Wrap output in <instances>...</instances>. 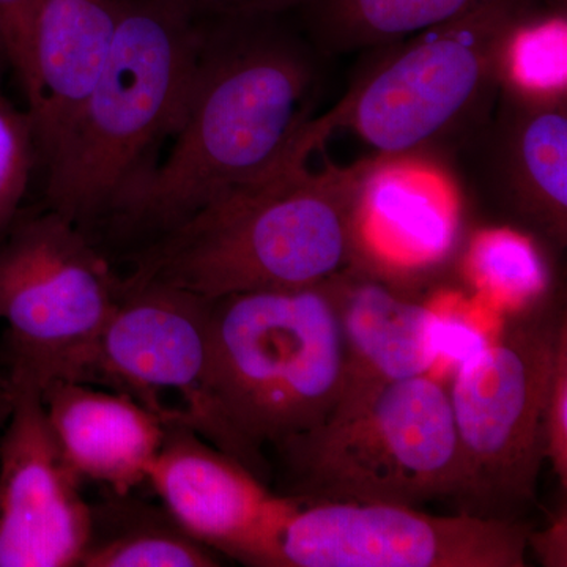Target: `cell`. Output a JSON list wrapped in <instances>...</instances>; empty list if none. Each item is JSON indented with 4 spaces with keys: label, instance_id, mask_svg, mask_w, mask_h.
<instances>
[{
    "label": "cell",
    "instance_id": "1",
    "mask_svg": "<svg viewBox=\"0 0 567 567\" xmlns=\"http://www.w3.org/2000/svg\"><path fill=\"white\" fill-rule=\"evenodd\" d=\"M276 17L203 21L192 89L167 155L107 226L133 252L226 194L315 152L328 136L312 117L320 85L316 44Z\"/></svg>",
    "mask_w": 567,
    "mask_h": 567
},
{
    "label": "cell",
    "instance_id": "2",
    "mask_svg": "<svg viewBox=\"0 0 567 567\" xmlns=\"http://www.w3.org/2000/svg\"><path fill=\"white\" fill-rule=\"evenodd\" d=\"M300 153L130 256L132 278L204 298L300 289L341 274L375 163L311 171Z\"/></svg>",
    "mask_w": 567,
    "mask_h": 567
},
{
    "label": "cell",
    "instance_id": "3",
    "mask_svg": "<svg viewBox=\"0 0 567 567\" xmlns=\"http://www.w3.org/2000/svg\"><path fill=\"white\" fill-rule=\"evenodd\" d=\"M203 22L169 0H123L102 73L44 159L47 199L93 241L177 128Z\"/></svg>",
    "mask_w": 567,
    "mask_h": 567
},
{
    "label": "cell",
    "instance_id": "4",
    "mask_svg": "<svg viewBox=\"0 0 567 567\" xmlns=\"http://www.w3.org/2000/svg\"><path fill=\"white\" fill-rule=\"evenodd\" d=\"M341 380V324L327 281L210 300L208 388L226 454L262 483L265 447L327 423Z\"/></svg>",
    "mask_w": 567,
    "mask_h": 567
},
{
    "label": "cell",
    "instance_id": "5",
    "mask_svg": "<svg viewBox=\"0 0 567 567\" xmlns=\"http://www.w3.org/2000/svg\"><path fill=\"white\" fill-rule=\"evenodd\" d=\"M297 502L416 506L458 495L461 453L450 393L429 375L391 383L360 412L274 447Z\"/></svg>",
    "mask_w": 567,
    "mask_h": 567
},
{
    "label": "cell",
    "instance_id": "6",
    "mask_svg": "<svg viewBox=\"0 0 567 567\" xmlns=\"http://www.w3.org/2000/svg\"><path fill=\"white\" fill-rule=\"evenodd\" d=\"M543 0H484L442 24L379 48L344 102L324 115L386 156L405 155L470 123L495 102L507 44Z\"/></svg>",
    "mask_w": 567,
    "mask_h": 567
},
{
    "label": "cell",
    "instance_id": "7",
    "mask_svg": "<svg viewBox=\"0 0 567 567\" xmlns=\"http://www.w3.org/2000/svg\"><path fill=\"white\" fill-rule=\"evenodd\" d=\"M565 316L533 312L458 364L450 393L465 513L516 520L546 462L544 415Z\"/></svg>",
    "mask_w": 567,
    "mask_h": 567
},
{
    "label": "cell",
    "instance_id": "8",
    "mask_svg": "<svg viewBox=\"0 0 567 567\" xmlns=\"http://www.w3.org/2000/svg\"><path fill=\"white\" fill-rule=\"evenodd\" d=\"M0 244V322L9 374L43 390L55 380L89 383L122 276L80 227L44 210L11 224Z\"/></svg>",
    "mask_w": 567,
    "mask_h": 567
},
{
    "label": "cell",
    "instance_id": "9",
    "mask_svg": "<svg viewBox=\"0 0 567 567\" xmlns=\"http://www.w3.org/2000/svg\"><path fill=\"white\" fill-rule=\"evenodd\" d=\"M532 528L509 518L434 516L391 503L298 505L276 567H524Z\"/></svg>",
    "mask_w": 567,
    "mask_h": 567
},
{
    "label": "cell",
    "instance_id": "10",
    "mask_svg": "<svg viewBox=\"0 0 567 567\" xmlns=\"http://www.w3.org/2000/svg\"><path fill=\"white\" fill-rule=\"evenodd\" d=\"M208 298L125 276L100 339L89 385H106L169 423L186 425L226 454V436L208 388Z\"/></svg>",
    "mask_w": 567,
    "mask_h": 567
},
{
    "label": "cell",
    "instance_id": "11",
    "mask_svg": "<svg viewBox=\"0 0 567 567\" xmlns=\"http://www.w3.org/2000/svg\"><path fill=\"white\" fill-rule=\"evenodd\" d=\"M0 432V567L80 566L92 509L44 412L41 388L9 374Z\"/></svg>",
    "mask_w": 567,
    "mask_h": 567
},
{
    "label": "cell",
    "instance_id": "12",
    "mask_svg": "<svg viewBox=\"0 0 567 567\" xmlns=\"http://www.w3.org/2000/svg\"><path fill=\"white\" fill-rule=\"evenodd\" d=\"M171 517L197 543L246 566L278 565L279 533L297 502L182 424H169L147 477Z\"/></svg>",
    "mask_w": 567,
    "mask_h": 567
},
{
    "label": "cell",
    "instance_id": "13",
    "mask_svg": "<svg viewBox=\"0 0 567 567\" xmlns=\"http://www.w3.org/2000/svg\"><path fill=\"white\" fill-rule=\"evenodd\" d=\"M477 136V183L551 244L567 237L566 95H537L502 81Z\"/></svg>",
    "mask_w": 567,
    "mask_h": 567
},
{
    "label": "cell",
    "instance_id": "14",
    "mask_svg": "<svg viewBox=\"0 0 567 567\" xmlns=\"http://www.w3.org/2000/svg\"><path fill=\"white\" fill-rule=\"evenodd\" d=\"M342 336V380L327 423L360 412L391 383L429 375L439 363L436 312L402 300L386 287L338 274L327 279Z\"/></svg>",
    "mask_w": 567,
    "mask_h": 567
},
{
    "label": "cell",
    "instance_id": "15",
    "mask_svg": "<svg viewBox=\"0 0 567 567\" xmlns=\"http://www.w3.org/2000/svg\"><path fill=\"white\" fill-rule=\"evenodd\" d=\"M44 412L63 458L81 481L112 494H132L147 483L167 424L118 391L55 380L41 390Z\"/></svg>",
    "mask_w": 567,
    "mask_h": 567
},
{
    "label": "cell",
    "instance_id": "16",
    "mask_svg": "<svg viewBox=\"0 0 567 567\" xmlns=\"http://www.w3.org/2000/svg\"><path fill=\"white\" fill-rule=\"evenodd\" d=\"M122 9L123 0H40L33 35L35 89L28 111L43 162L99 80Z\"/></svg>",
    "mask_w": 567,
    "mask_h": 567
},
{
    "label": "cell",
    "instance_id": "17",
    "mask_svg": "<svg viewBox=\"0 0 567 567\" xmlns=\"http://www.w3.org/2000/svg\"><path fill=\"white\" fill-rule=\"evenodd\" d=\"M409 262L435 259L453 237L447 193L431 175L374 164L361 200L360 230Z\"/></svg>",
    "mask_w": 567,
    "mask_h": 567
},
{
    "label": "cell",
    "instance_id": "18",
    "mask_svg": "<svg viewBox=\"0 0 567 567\" xmlns=\"http://www.w3.org/2000/svg\"><path fill=\"white\" fill-rule=\"evenodd\" d=\"M91 505L92 522L81 567H213L218 554L197 543L164 507L110 492Z\"/></svg>",
    "mask_w": 567,
    "mask_h": 567
},
{
    "label": "cell",
    "instance_id": "19",
    "mask_svg": "<svg viewBox=\"0 0 567 567\" xmlns=\"http://www.w3.org/2000/svg\"><path fill=\"white\" fill-rule=\"evenodd\" d=\"M484 0H312L309 40L322 54L379 50L461 17Z\"/></svg>",
    "mask_w": 567,
    "mask_h": 567
},
{
    "label": "cell",
    "instance_id": "20",
    "mask_svg": "<svg viewBox=\"0 0 567 567\" xmlns=\"http://www.w3.org/2000/svg\"><path fill=\"white\" fill-rule=\"evenodd\" d=\"M565 11H537L507 44L503 81L537 95H566Z\"/></svg>",
    "mask_w": 567,
    "mask_h": 567
},
{
    "label": "cell",
    "instance_id": "21",
    "mask_svg": "<svg viewBox=\"0 0 567 567\" xmlns=\"http://www.w3.org/2000/svg\"><path fill=\"white\" fill-rule=\"evenodd\" d=\"M470 271L481 289L506 301L533 300L546 290L548 274L535 246L511 230L477 235Z\"/></svg>",
    "mask_w": 567,
    "mask_h": 567
},
{
    "label": "cell",
    "instance_id": "22",
    "mask_svg": "<svg viewBox=\"0 0 567 567\" xmlns=\"http://www.w3.org/2000/svg\"><path fill=\"white\" fill-rule=\"evenodd\" d=\"M37 155L31 114L18 110L0 91V233L13 224L28 192Z\"/></svg>",
    "mask_w": 567,
    "mask_h": 567
},
{
    "label": "cell",
    "instance_id": "23",
    "mask_svg": "<svg viewBox=\"0 0 567 567\" xmlns=\"http://www.w3.org/2000/svg\"><path fill=\"white\" fill-rule=\"evenodd\" d=\"M39 6L40 0H0V44L20 81L28 106L35 89L33 35Z\"/></svg>",
    "mask_w": 567,
    "mask_h": 567
},
{
    "label": "cell",
    "instance_id": "24",
    "mask_svg": "<svg viewBox=\"0 0 567 567\" xmlns=\"http://www.w3.org/2000/svg\"><path fill=\"white\" fill-rule=\"evenodd\" d=\"M546 461L557 473L559 486L567 488V333L559 341L554 374L548 386L546 415Z\"/></svg>",
    "mask_w": 567,
    "mask_h": 567
},
{
    "label": "cell",
    "instance_id": "25",
    "mask_svg": "<svg viewBox=\"0 0 567 567\" xmlns=\"http://www.w3.org/2000/svg\"><path fill=\"white\" fill-rule=\"evenodd\" d=\"M197 21L241 20L279 17L286 11L309 6L312 0H169Z\"/></svg>",
    "mask_w": 567,
    "mask_h": 567
},
{
    "label": "cell",
    "instance_id": "26",
    "mask_svg": "<svg viewBox=\"0 0 567 567\" xmlns=\"http://www.w3.org/2000/svg\"><path fill=\"white\" fill-rule=\"evenodd\" d=\"M432 341L436 358L450 363H465L470 358L487 349L491 341L476 324L456 316H435Z\"/></svg>",
    "mask_w": 567,
    "mask_h": 567
},
{
    "label": "cell",
    "instance_id": "27",
    "mask_svg": "<svg viewBox=\"0 0 567 567\" xmlns=\"http://www.w3.org/2000/svg\"><path fill=\"white\" fill-rule=\"evenodd\" d=\"M566 509L559 514L557 520L544 532H529L528 546L535 547L544 566L565 567L567 565L566 540H567Z\"/></svg>",
    "mask_w": 567,
    "mask_h": 567
},
{
    "label": "cell",
    "instance_id": "28",
    "mask_svg": "<svg viewBox=\"0 0 567 567\" xmlns=\"http://www.w3.org/2000/svg\"><path fill=\"white\" fill-rule=\"evenodd\" d=\"M10 406L9 390H7L6 385H0V432H2L7 417H9Z\"/></svg>",
    "mask_w": 567,
    "mask_h": 567
},
{
    "label": "cell",
    "instance_id": "29",
    "mask_svg": "<svg viewBox=\"0 0 567 567\" xmlns=\"http://www.w3.org/2000/svg\"><path fill=\"white\" fill-rule=\"evenodd\" d=\"M7 62L6 55H3L2 44H0V63Z\"/></svg>",
    "mask_w": 567,
    "mask_h": 567
}]
</instances>
